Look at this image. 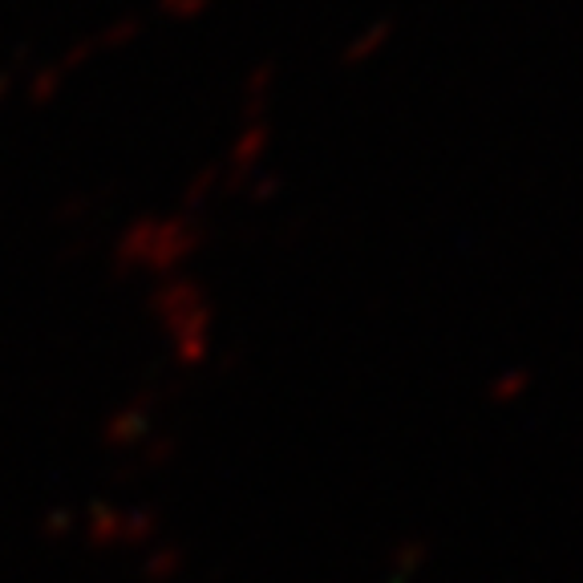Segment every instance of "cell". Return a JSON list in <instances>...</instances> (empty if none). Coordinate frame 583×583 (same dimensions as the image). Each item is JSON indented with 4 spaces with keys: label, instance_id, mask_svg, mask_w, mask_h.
Returning <instances> with one entry per match:
<instances>
[{
    "label": "cell",
    "instance_id": "6da1fadb",
    "mask_svg": "<svg viewBox=\"0 0 583 583\" xmlns=\"http://www.w3.org/2000/svg\"><path fill=\"white\" fill-rule=\"evenodd\" d=\"M167 9H174V13H195V9H203V0H167Z\"/></svg>",
    "mask_w": 583,
    "mask_h": 583
}]
</instances>
